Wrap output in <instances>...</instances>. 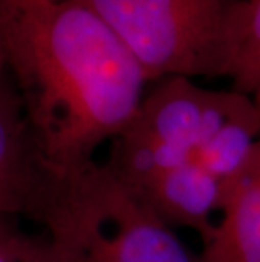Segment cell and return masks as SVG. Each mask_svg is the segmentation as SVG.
Returning a JSON list of instances; mask_svg holds the SVG:
<instances>
[{"mask_svg": "<svg viewBox=\"0 0 260 262\" xmlns=\"http://www.w3.org/2000/svg\"><path fill=\"white\" fill-rule=\"evenodd\" d=\"M221 76L260 107V0H240L230 27Z\"/></svg>", "mask_w": 260, "mask_h": 262, "instance_id": "obj_7", "label": "cell"}, {"mask_svg": "<svg viewBox=\"0 0 260 262\" xmlns=\"http://www.w3.org/2000/svg\"><path fill=\"white\" fill-rule=\"evenodd\" d=\"M22 2H59V0H22Z\"/></svg>", "mask_w": 260, "mask_h": 262, "instance_id": "obj_9", "label": "cell"}, {"mask_svg": "<svg viewBox=\"0 0 260 262\" xmlns=\"http://www.w3.org/2000/svg\"><path fill=\"white\" fill-rule=\"evenodd\" d=\"M198 255L200 262H260V141L226 189L218 225Z\"/></svg>", "mask_w": 260, "mask_h": 262, "instance_id": "obj_6", "label": "cell"}, {"mask_svg": "<svg viewBox=\"0 0 260 262\" xmlns=\"http://www.w3.org/2000/svg\"><path fill=\"white\" fill-rule=\"evenodd\" d=\"M115 32L149 81L221 76L240 0H80Z\"/></svg>", "mask_w": 260, "mask_h": 262, "instance_id": "obj_3", "label": "cell"}, {"mask_svg": "<svg viewBox=\"0 0 260 262\" xmlns=\"http://www.w3.org/2000/svg\"><path fill=\"white\" fill-rule=\"evenodd\" d=\"M32 220L59 262H200L105 164L44 172Z\"/></svg>", "mask_w": 260, "mask_h": 262, "instance_id": "obj_2", "label": "cell"}, {"mask_svg": "<svg viewBox=\"0 0 260 262\" xmlns=\"http://www.w3.org/2000/svg\"><path fill=\"white\" fill-rule=\"evenodd\" d=\"M0 68L44 172L95 163L139 112L149 78L115 32L80 0H0Z\"/></svg>", "mask_w": 260, "mask_h": 262, "instance_id": "obj_1", "label": "cell"}, {"mask_svg": "<svg viewBox=\"0 0 260 262\" xmlns=\"http://www.w3.org/2000/svg\"><path fill=\"white\" fill-rule=\"evenodd\" d=\"M132 193L173 230L187 228L206 244L218 225L226 188L193 159L160 172Z\"/></svg>", "mask_w": 260, "mask_h": 262, "instance_id": "obj_4", "label": "cell"}, {"mask_svg": "<svg viewBox=\"0 0 260 262\" xmlns=\"http://www.w3.org/2000/svg\"><path fill=\"white\" fill-rule=\"evenodd\" d=\"M42 176L19 98L0 68V215L31 216Z\"/></svg>", "mask_w": 260, "mask_h": 262, "instance_id": "obj_5", "label": "cell"}, {"mask_svg": "<svg viewBox=\"0 0 260 262\" xmlns=\"http://www.w3.org/2000/svg\"><path fill=\"white\" fill-rule=\"evenodd\" d=\"M0 262H59L48 237L29 235L14 224V216L0 215Z\"/></svg>", "mask_w": 260, "mask_h": 262, "instance_id": "obj_8", "label": "cell"}]
</instances>
